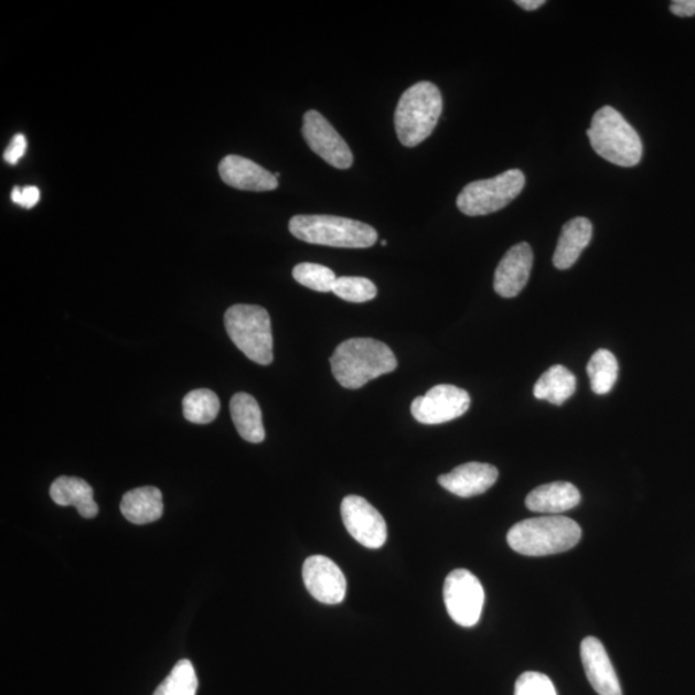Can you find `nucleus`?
I'll return each instance as SVG.
<instances>
[{
  "instance_id": "f257e3e1",
  "label": "nucleus",
  "mask_w": 695,
  "mask_h": 695,
  "mask_svg": "<svg viewBox=\"0 0 695 695\" xmlns=\"http://www.w3.org/2000/svg\"><path fill=\"white\" fill-rule=\"evenodd\" d=\"M332 375L346 389H360L398 366L391 348L371 338H353L336 346L330 359Z\"/></svg>"
},
{
  "instance_id": "f03ea898",
  "label": "nucleus",
  "mask_w": 695,
  "mask_h": 695,
  "mask_svg": "<svg viewBox=\"0 0 695 695\" xmlns=\"http://www.w3.org/2000/svg\"><path fill=\"white\" fill-rule=\"evenodd\" d=\"M579 525L567 516L532 517L513 525L507 544L525 556H546L570 550L581 539Z\"/></svg>"
},
{
  "instance_id": "7ed1b4c3",
  "label": "nucleus",
  "mask_w": 695,
  "mask_h": 695,
  "mask_svg": "<svg viewBox=\"0 0 695 695\" xmlns=\"http://www.w3.org/2000/svg\"><path fill=\"white\" fill-rule=\"evenodd\" d=\"M443 99L436 84L420 82L402 95L394 114V127L399 142L416 147L436 129L442 115Z\"/></svg>"
},
{
  "instance_id": "20e7f679",
  "label": "nucleus",
  "mask_w": 695,
  "mask_h": 695,
  "mask_svg": "<svg viewBox=\"0 0 695 695\" xmlns=\"http://www.w3.org/2000/svg\"><path fill=\"white\" fill-rule=\"evenodd\" d=\"M587 137L599 157L618 167H635L643 157L638 131L613 107L605 106L595 113Z\"/></svg>"
},
{
  "instance_id": "39448f33",
  "label": "nucleus",
  "mask_w": 695,
  "mask_h": 695,
  "mask_svg": "<svg viewBox=\"0 0 695 695\" xmlns=\"http://www.w3.org/2000/svg\"><path fill=\"white\" fill-rule=\"evenodd\" d=\"M289 231L301 242L314 245L366 249L377 242V232L368 224L335 215H296Z\"/></svg>"
},
{
  "instance_id": "423d86ee",
  "label": "nucleus",
  "mask_w": 695,
  "mask_h": 695,
  "mask_svg": "<svg viewBox=\"0 0 695 695\" xmlns=\"http://www.w3.org/2000/svg\"><path fill=\"white\" fill-rule=\"evenodd\" d=\"M224 324L229 339L247 359L268 366L274 361L272 324L267 309L236 304L227 309Z\"/></svg>"
},
{
  "instance_id": "0eeeda50",
  "label": "nucleus",
  "mask_w": 695,
  "mask_h": 695,
  "mask_svg": "<svg viewBox=\"0 0 695 695\" xmlns=\"http://www.w3.org/2000/svg\"><path fill=\"white\" fill-rule=\"evenodd\" d=\"M525 177L520 169H510L505 173L471 182L460 192L458 207L469 216L492 214L507 206L521 195Z\"/></svg>"
},
{
  "instance_id": "6e6552de",
  "label": "nucleus",
  "mask_w": 695,
  "mask_h": 695,
  "mask_svg": "<svg viewBox=\"0 0 695 695\" xmlns=\"http://www.w3.org/2000/svg\"><path fill=\"white\" fill-rule=\"evenodd\" d=\"M443 599L448 614L462 628H473L481 620L484 590L481 581L467 569L447 576Z\"/></svg>"
},
{
  "instance_id": "1a4fd4ad",
  "label": "nucleus",
  "mask_w": 695,
  "mask_h": 695,
  "mask_svg": "<svg viewBox=\"0 0 695 695\" xmlns=\"http://www.w3.org/2000/svg\"><path fill=\"white\" fill-rule=\"evenodd\" d=\"M469 393L458 386L440 384L414 399L411 414L416 421L437 425L458 419L470 407Z\"/></svg>"
},
{
  "instance_id": "9d476101",
  "label": "nucleus",
  "mask_w": 695,
  "mask_h": 695,
  "mask_svg": "<svg viewBox=\"0 0 695 695\" xmlns=\"http://www.w3.org/2000/svg\"><path fill=\"white\" fill-rule=\"evenodd\" d=\"M303 137L309 149L336 169H350L353 153L343 137L319 111L309 110L303 118Z\"/></svg>"
},
{
  "instance_id": "9b49d317",
  "label": "nucleus",
  "mask_w": 695,
  "mask_h": 695,
  "mask_svg": "<svg viewBox=\"0 0 695 695\" xmlns=\"http://www.w3.org/2000/svg\"><path fill=\"white\" fill-rule=\"evenodd\" d=\"M343 523L351 536L368 548H381L388 537V528L381 513L360 496H346L342 502Z\"/></svg>"
},
{
  "instance_id": "f8f14e48",
  "label": "nucleus",
  "mask_w": 695,
  "mask_h": 695,
  "mask_svg": "<svg viewBox=\"0 0 695 695\" xmlns=\"http://www.w3.org/2000/svg\"><path fill=\"white\" fill-rule=\"evenodd\" d=\"M303 581L309 594L323 605H340L345 598L343 571L327 556H309L303 566Z\"/></svg>"
},
{
  "instance_id": "ddd939ff",
  "label": "nucleus",
  "mask_w": 695,
  "mask_h": 695,
  "mask_svg": "<svg viewBox=\"0 0 695 695\" xmlns=\"http://www.w3.org/2000/svg\"><path fill=\"white\" fill-rule=\"evenodd\" d=\"M532 266V247L527 243L513 246L501 259L494 272V291L502 298L520 296L530 280Z\"/></svg>"
},
{
  "instance_id": "4468645a",
  "label": "nucleus",
  "mask_w": 695,
  "mask_h": 695,
  "mask_svg": "<svg viewBox=\"0 0 695 695\" xmlns=\"http://www.w3.org/2000/svg\"><path fill=\"white\" fill-rule=\"evenodd\" d=\"M218 172L224 183L237 190L265 192L278 188V180L272 173L257 162L237 154L224 158Z\"/></svg>"
},
{
  "instance_id": "2eb2a0df",
  "label": "nucleus",
  "mask_w": 695,
  "mask_h": 695,
  "mask_svg": "<svg viewBox=\"0 0 695 695\" xmlns=\"http://www.w3.org/2000/svg\"><path fill=\"white\" fill-rule=\"evenodd\" d=\"M498 478L499 470L490 463L468 462L440 475L438 483L456 496L469 499L489 491Z\"/></svg>"
},
{
  "instance_id": "dca6fc26",
  "label": "nucleus",
  "mask_w": 695,
  "mask_h": 695,
  "mask_svg": "<svg viewBox=\"0 0 695 695\" xmlns=\"http://www.w3.org/2000/svg\"><path fill=\"white\" fill-rule=\"evenodd\" d=\"M585 674L599 695H622L620 682L605 645L597 638H585L581 643Z\"/></svg>"
},
{
  "instance_id": "f3484780",
  "label": "nucleus",
  "mask_w": 695,
  "mask_h": 695,
  "mask_svg": "<svg viewBox=\"0 0 695 695\" xmlns=\"http://www.w3.org/2000/svg\"><path fill=\"white\" fill-rule=\"evenodd\" d=\"M581 501V493L568 482H554L533 490L525 505L535 513L560 514L576 507Z\"/></svg>"
},
{
  "instance_id": "a211bd4d",
  "label": "nucleus",
  "mask_w": 695,
  "mask_h": 695,
  "mask_svg": "<svg viewBox=\"0 0 695 695\" xmlns=\"http://www.w3.org/2000/svg\"><path fill=\"white\" fill-rule=\"evenodd\" d=\"M592 237V224L589 220L577 216L564 224L556 246L553 263L558 269H568L575 265L579 255L589 246Z\"/></svg>"
},
{
  "instance_id": "6ab92c4d",
  "label": "nucleus",
  "mask_w": 695,
  "mask_h": 695,
  "mask_svg": "<svg viewBox=\"0 0 695 695\" xmlns=\"http://www.w3.org/2000/svg\"><path fill=\"white\" fill-rule=\"evenodd\" d=\"M51 498L60 506H74L85 520L98 514L95 492L82 478L60 477L51 485Z\"/></svg>"
},
{
  "instance_id": "aec40b11",
  "label": "nucleus",
  "mask_w": 695,
  "mask_h": 695,
  "mask_svg": "<svg viewBox=\"0 0 695 695\" xmlns=\"http://www.w3.org/2000/svg\"><path fill=\"white\" fill-rule=\"evenodd\" d=\"M120 510L127 521L133 524H149L160 520L164 505L157 487H141L124 494Z\"/></svg>"
},
{
  "instance_id": "412c9836",
  "label": "nucleus",
  "mask_w": 695,
  "mask_h": 695,
  "mask_svg": "<svg viewBox=\"0 0 695 695\" xmlns=\"http://www.w3.org/2000/svg\"><path fill=\"white\" fill-rule=\"evenodd\" d=\"M229 409L239 437L250 443H260L265 440L266 430L257 399L250 394L237 393L231 399Z\"/></svg>"
},
{
  "instance_id": "4be33fe9",
  "label": "nucleus",
  "mask_w": 695,
  "mask_h": 695,
  "mask_svg": "<svg viewBox=\"0 0 695 695\" xmlns=\"http://www.w3.org/2000/svg\"><path fill=\"white\" fill-rule=\"evenodd\" d=\"M576 388V376L567 367L555 365L541 375L535 388H533V394L537 399L562 406L564 402L574 396Z\"/></svg>"
},
{
  "instance_id": "5701e85b",
  "label": "nucleus",
  "mask_w": 695,
  "mask_h": 695,
  "mask_svg": "<svg viewBox=\"0 0 695 695\" xmlns=\"http://www.w3.org/2000/svg\"><path fill=\"white\" fill-rule=\"evenodd\" d=\"M587 374L594 393L599 396L608 394L613 389L618 378V362L614 354L607 350L595 352L587 365Z\"/></svg>"
},
{
  "instance_id": "b1692460",
  "label": "nucleus",
  "mask_w": 695,
  "mask_h": 695,
  "mask_svg": "<svg viewBox=\"0 0 695 695\" xmlns=\"http://www.w3.org/2000/svg\"><path fill=\"white\" fill-rule=\"evenodd\" d=\"M221 409L218 396L213 391L196 389L183 399V415L193 424H209L216 419Z\"/></svg>"
},
{
  "instance_id": "393cba45",
  "label": "nucleus",
  "mask_w": 695,
  "mask_h": 695,
  "mask_svg": "<svg viewBox=\"0 0 695 695\" xmlns=\"http://www.w3.org/2000/svg\"><path fill=\"white\" fill-rule=\"evenodd\" d=\"M197 676L189 660L178 662L153 695H196Z\"/></svg>"
},
{
  "instance_id": "a878e982",
  "label": "nucleus",
  "mask_w": 695,
  "mask_h": 695,
  "mask_svg": "<svg viewBox=\"0 0 695 695\" xmlns=\"http://www.w3.org/2000/svg\"><path fill=\"white\" fill-rule=\"evenodd\" d=\"M293 280L319 292H331L336 282L334 270L317 263H300L292 269Z\"/></svg>"
},
{
  "instance_id": "bb28decb",
  "label": "nucleus",
  "mask_w": 695,
  "mask_h": 695,
  "mask_svg": "<svg viewBox=\"0 0 695 695\" xmlns=\"http://www.w3.org/2000/svg\"><path fill=\"white\" fill-rule=\"evenodd\" d=\"M332 292L350 303H366L377 296L375 284L365 277H338Z\"/></svg>"
},
{
  "instance_id": "cd10ccee",
  "label": "nucleus",
  "mask_w": 695,
  "mask_h": 695,
  "mask_svg": "<svg viewBox=\"0 0 695 695\" xmlns=\"http://www.w3.org/2000/svg\"><path fill=\"white\" fill-rule=\"evenodd\" d=\"M514 695H558L550 678L541 672H524L517 677Z\"/></svg>"
},
{
  "instance_id": "c85d7f7f",
  "label": "nucleus",
  "mask_w": 695,
  "mask_h": 695,
  "mask_svg": "<svg viewBox=\"0 0 695 695\" xmlns=\"http://www.w3.org/2000/svg\"><path fill=\"white\" fill-rule=\"evenodd\" d=\"M11 197L14 204L31 209L39 203V199H41V191L34 188V185H26V188L23 189L14 188L11 193Z\"/></svg>"
},
{
  "instance_id": "c756f323",
  "label": "nucleus",
  "mask_w": 695,
  "mask_h": 695,
  "mask_svg": "<svg viewBox=\"0 0 695 695\" xmlns=\"http://www.w3.org/2000/svg\"><path fill=\"white\" fill-rule=\"evenodd\" d=\"M28 147V141L25 136L18 135L14 136L12 142L8 145L7 150L4 152V160L8 164L14 165L18 164L20 159L25 154Z\"/></svg>"
},
{
  "instance_id": "7c9ffc66",
  "label": "nucleus",
  "mask_w": 695,
  "mask_h": 695,
  "mask_svg": "<svg viewBox=\"0 0 695 695\" xmlns=\"http://www.w3.org/2000/svg\"><path fill=\"white\" fill-rule=\"evenodd\" d=\"M670 11L678 18H693L695 15V0H674L670 4Z\"/></svg>"
},
{
  "instance_id": "2f4dec72",
  "label": "nucleus",
  "mask_w": 695,
  "mask_h": 695,
  "mask_svg": "<svg viewBox=\"0 0 695 695\" xmlns=\"http://www.w3.org/2000/svg\"><path fill=\"white\" fill-rule=\"evenodd\" d=\"M516 6L523 8L524 11H536L545 4L544 0H516Z\"/></svg>"
},
{
  "instance_id": "473e14b6",
  "label": "nucleus",
  "mask_w": 695,
  "mask_h": 695,
  "mask_svg": "<svg viewBox=\"0 0 695 695\" xmlns=\"http://www.w3.org/2000/svg\"><path fill=\"white\" fill-rule=\"evenodd\" d=\"M382 246H386V242H385V239H383V242H382Z\"/></svg>"
}]
</instances>
